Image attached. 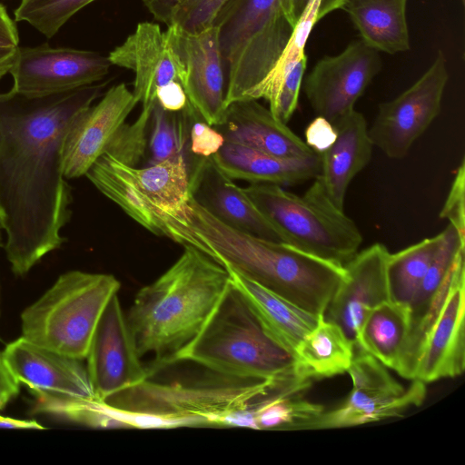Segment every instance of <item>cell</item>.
I'll return each mask as SVG.
<instances>
[{
	"label": "cell",
	"mask_w": 465,
	"mask_h": 465,
	"mask_svg": "<svg viewBox=\"0 0 465 465\" xmlns=\"http://www.w3.org/2000/svg\"><path fill=\"white\" fill-rule=\"evenodd\" d=\"M332 144L321 156V170L314 178L338 209L344 211L345 195L352 179L369 163L373 144L364 116L355 109L334 124Z\"/></svg>",
	"instance_id": "23"
},
{
	"label": "cell",
	"mask_w": 465,
	"mask_h": 465,
	"mask_svg": "<svg viewBox=\"0 0 465 465\" xmlns=\"http://www.w3.org/2000/svg\"><path fill=\"white\" fill-rule=\"evenodd\" d=\"M311 384L296 381L254 402L252 409L257 430H312L324 409L302 399V393Z\"/></svg>",
	"instance_id": "30"
},
{
	"label": "cell",
	"mask_w": 465,
	"mask_h": 465,
	"mask_svg": "<svg viewBox=\"0 0 465 465\" xmlns=\"http://www.w3.org/2000/svg\"><path fill=\"white\" fill-rule=\"evenodd\" d=\"M462 4L464 5V0H461Z\"/></svg>",
	"instance_id": "47"
},
{
	"label": "cell",
	"mask_w": 465,
	"mask_h": 465,
	"mask_svg": "<svg viewBox=\"0 0 465 465\" xmlns=\"http://www.w3.org/2000/svg\"><path fill=\"white\" fill-rule=\"evenodd\" d=\"M242 190L282 242L342 267L359 252L358 226L331 203L315 179L302 196L270 183H251Z\"/></svg>",
	"instance_id": "6"
},
{
	"label": "cell",
	"mask_w": 465,
	"mask_h": 465,
	"mask_svg": "<svg viewBox=\"0 0 465 465\" xmlns=\"http://www.w3.org/2000/svg\"><path fill=\"white\" fill-rule=\"evenodd\" d=\"M120 282L112 274L69 271L21 314L22 337L84 360L99 319Z\"/></svg>",
	"instance_id": "7"
},
{
	"label": "cell",
	"mask_w": 465,
	"mask_h": 465,
	"mask_svg": "<svg viewBox=\"0 0 465 465\" xmlns=\"http://www.w3.org/2000/svg\"><path fill=\"white\" fill-rule=\"evenodd\" d=\"M390 252L381 242L358 252L344 267V276L333 293L324 318L336 323L361 345V331L369 312L389 301L387 261Z\"/></svg>",
	"instance_id": "16"
},
{
	"label": "cell",
	"mask_w": 465,
	"mask_h": 465,
	"mask_svg": "<svg viewBox=\"0 0 465 465\" xmlns=\"http://www.w3.org/2000/svg\"><path fill=\"white\" fill-rule=\"evenodd\" d=\"M153 105L143 106L135 122L124 123L114 134L104 153L126 165L138 166L147 154Z\"/></svg>",
	"instance_id": "35"
},
{
	"label": "cell",
	"mask_w": 465,
	"mask_h": 465,
	"mask_svg": "<svg viewBox=\"0 0 465 465\" xmlns=\"http://www.w3.org/2000/svg\"><path fill=\"white\" fill-rule=\"evenodd\" d=\"M286 124L257 100L242 99L225 107L223 120L215 128L225 142L271 155L302 158L318 154Z\"/></svg>",
	"instance_id": "22"
},
{
	"label": "cell",
	"mask_w": 465,
	"mask_h": 465,
	"mask_svg": "<svg viewBox=\"0 0 465 465\" xmlns=\"http://www.w3.org/2000/svg\"><path fill=\"white\" fill-rule=\"evenodd\" d=\"M137 104L133 92L121 83L109 88L97 104L74 118L63 146L66 179L85 175Z\"/></svg>",
	"instance_id": "18"
},
{
	"label": "cell",
	"mask_w": 465,
	"mask_h": 465,
	"mask_svg": "<svg viewBox=\"0 0 465 465\" xmlns=\"http://www.w3.org/2000/svg\"><path fill=\"white\" fill-rule=\"evenodd\" d=\"M448 79L446 59L439 51L431 65L411 86L394 99L379 104L369 128L373 146L389 158L405 157L439 115Z\"/></svg>",
	"instance_id": "11"
},
{
	"label": "cell",
	"mask_w": 465,
	"mask_h": 465,
	"mask_svg": "<svg viewBox=\"0 0 465 465\" xmlns=\"http://www.w3.org/2000/svg\"><path fill=\"white\" fill-rule=\"evenodd\" d=\"M17 47H0V80L9 73L16 56Z\"/></svg>",
	"instance_id": "46"
},
{
	"label": "cell",
	"mask_w": 465,
	"mask_h": 465,
	"mask_svg": "<svg viewBox=\"0 0 465 465\" xmlns=\"http://www.w3.org/2000/svg\"><path fill=\"white\" fill-rule=\"evenodd\" d=\"M210 372L193 381L161 383L148 378L104 401L118 408L186 420L192 427H225L232 412L248 408L289 384Z\"/></svg>",
	"instance_id": "8"
},
{
	"label": "cell",
	"mask_w": 465,
	"mask_h": 465,
	"mask_svg": "<svg viewBox=\"0 0 465 465\" xmlns=\"http://www.w3.org/2000/svg\"><path fill=\"white\" fill-rule=\"evenodd\" d=\"M184 0H143L154 20L168 24L174 9Z\"/></svg>",
	"instance_id": "44"
},
{
	"label": "cell",
	"mask_w": 465,
	"mask_h": 465,
	"mask_svg": "<svg viewBox=\"0 0 465 465\" xmlns=\"http://www.w3.org/2000/svg\"><path fill=\"white\" fill-rule=\"evenodd\" d=\"M107 57L112 65L134 72L132 92L143 106L153 104L156 92L171 83L183 86V64L158 23H139Z\"/></svg>",
	"instance_id": "19"
},
{
	"label": "cell",
	"mask_w": 465,
	"mask_h": 465,
	"mask_svg": "<svg viewBox=\"0 0 465 465\" xmlns=\"http://www.w3.org/2000/svg\"><path fill=\"white\" fill-rule=\"evenodd\" d=\"M310 0H290L292 16L296 23ZM345 0H321L318 20L330 13L341 9Z\"/></svg>",
	"instance_id": "42"
},
{
	"label": "cell",
	"mask_w": 465,
	"mask_h": 465,
	"mask_svg": "<svg viewBox=\"0 0 465 465\" xmlns=\"http://www.w3.org/2000/svg\"><path fill=\"white\" fill-rule=\"evenodd\" d=\"M193 156V155H192ZM189 165L190 195L225 224L275 242H282L242 190L211 157L193 156Z\"/></svg>",
	"instance_id": "21"
},
{
	"label": "cell",
	"mask_w": 465,
	"mask_h": 465,
	"mask_svg": "<svg viewBox=\"0 0 465 465\" xmlns=\"http://www.w3.org/2000/svg\"><path fill=\"white\" fill-rule=\"evenodd\" d=\"M85 176L128 216L158 236H164L170 221L187 215L191 195L184 153L145 167L126 165L104 153Z\"/></svg>",
	"instance_id": "9"
},
{
	"label": "cell",
	"mask_w": 465,
	"mask_h": 465,
	"mask_svg": "<svg viewBox=\"0 0 465 465\" xmlns=\"http://www.w3.org/2000/svg\"><path fill=\"white\" fill-rule=\"evenodd\" d=\"M213 25L226 73L224 106L248 99L273 68L296 23L290 0H229Z\"/></svg>",
	"instance_id": "5"
},
{
	"label": "cell",
	"mask_w": 465,
	"mask_h": 465,
	"mask_svg": "<svg viewBox=\"0 0 465 465\" xmlns=\"http://www.w3.org/2000/svg\"><path fill=\"white\" fill-rule=\"evenodd\" d=\"M191 361L210 371L288 384L296 378L293 354L265 329L254 309L230 281L196 336L166 365Z\"/></svg>",
	"instance_id": "4"
},
{
	"label": "cell",
	"mask_w": 465,
	"mask_h": 465,
	"mask_svg": "<svg viewBox=\"0 0 465 465\" xmlns=\"http://www.w3.org/2000/svg\"><path fill=\"white\" fill-rule=\"evenodd\" d=\"M111 63L99 53L68 47H17L12 89L30 97L75 90L101 81Z\"/></svg>",
	"instance_id": "12"
},
{
	"label": "cell",
	"mask_w": 465,
	"mask_h": 465,
	"mask_svg": "<svg viewBox=\"0 0 465 465\" xmlns=\"http://www.w3.org/2000/svg\"><path fill=\"white\" fill-rule=\"evenodd\" d=\"M230 179L251 183L294 185L314 179L321 170V156L282 158L250 147L225 142L211 157Z\"/></svg>",
	"instance_id": "24"
},
{
	"label": "cell",
	"mask_w": 465,
	"mask_h": 465,
	"mask_svg": "<svg viewBox=\"0 0 465 465\" xmlns=\"http://www.w3.org/2000/svg\"><path fill=\"white\" fill-rule=\"evenodd\" d=\"M381 68L379 52L361 39L336 55L320 59L304 79L311 107L333 125L354 110V104Z\"/></svg>",
	"instance_id": "13"
},
{
	"label": "cell",
	"mask_w": 465,
	"mask_h": 465,
	"mask_svg": "<svg viewBox=\"0 0 465 465\" xmlns=\"http://www.w3.org/2000/svg\"><path fill=\"white\" fill-rule=\"evenodd\" d=\"M1 357L14 378L34 393L96 399L82 360L38 346L22 336L8 343Z\"/></svg>",
	"instance_id": "20"
},
{
	"label": "cell",
	"mask_w": 465,
	"mask_h": 465,
	"mask_svg": "<svg viewBox=\"0 0 465 465\" xmlns=\"http://www.w3.org/2000/svg\"><path fill=\"white\" fill-rule=\"evenodd\" d=\"M95 0H21L15 11L16 22H26L52 38L78 11Z\"/></svg>",
	"instance_id": "34"
},
{
	"label": "cell",
	"mask_w": 465,
	"mask_h": 465,
	"mask_svg": "<svg viewBox=\"0 0 465 465\" xmlns=\"http://www.w3.org/2000/svg\"><path fill=\"white\" fill-rule=\"evenodd\" d=\"M19 36L15 21L0 4V47L18 46Z\"/></svg>",
	"instance_id": "43"
},
{
	"label": "cell",
	"mask_w": 465,
	"mask_h": 465,
	"mask_svg": "<svg viewBox=\"0 0 465 465\" xmlns=\"http://www.w3.org/2000/svg\"><path fill=\"white\" fill-rule=\"evenodd\" d=\"M19 384L5 365L0 352V411L18 394Z\"/></svg>",
	"instance_id": "41"
},
{
	"label": "cell",
	"mask_w": 465,
	"mask_h": 465,
	"mask_svg": "<svg viewBox=\"0 0 465 465\" xmlns=\"http://www.w3.org/2000/svg\"><path fill=\"white\" fill-rule=\"evenodd\" d=\"M196 114L192 120L187 149L192 155L202 158H209L214 155L224 144L223 134L213 125L208 124L203 119L196 120Z\"/></svg>",
	"instance_id": "37"
},
{
	"label": "cell",
	"mask_w": 465,
	"mask_h": 465,
	"mask_svg": "<svg viewBox=\"0 0 465 465\" xmlns=\"http://www.w3.org/2000/svg\"><path fill=\"white\" fill-rule=\"evenodd\" d=\"M336 135L334 125L325 118L317 116L306 128L305 143L320 154L332 144Z\"/></svg>",
	"instance_id": "39"
},
{
	"label": "cell",
	"mask_w": 465,
	"mask_h": 465,
	"mask_svg": "<svg viewBox=\"0 0 465 465\" xmlns=\"http://www.w3.org/2000/svg\"><path fill=\"white\" fill-rule=\"evenodd\" d=\"M196 114L190 104L180 112H170L154 102L149 124L148 165L184 153L190 125Z\"/></svg>",
	"instance_id": "32"
},
{
	"label": "cell",
	"mask_w": 465,
	"mask_h": 465,
	"mask_svg": "<svg viewBox=\"0 0 465 465\" xmlns=\"http://www.w3.org/2000/svg\"><path fill=\"white\" fill-rule=\"evenodd\" d=\"M85 359L88 377L99 401H105L149 378L117 293L108 302L99 319Z\"/></svg>",
	"instance_id": "14"
},
{
	"label": "cell",
	"mask_w": 465,
	"mask_h": 465,
	"mask_svg": "<svg viewBox=\"0 0 465 465\" xmlns=\"http://www.w3.org/2000/svg\"><path fill=\"white\" fill-rule=\"evenodd\" d=\"M347 372L352 381L347 399L338 408L324 411L312 430L353 427L399 417L420 406L426 397V383L413 380L404 388L381 361L362 349L355 348Z\"/></svg>",
	"instance_id": "10"
},
{
	"label": "cell",
	"mask_w": 465,
	"mask_h": 465,
	"mask_svg": "<svg viewBox=\"0 0 465 465\" xmlns=\"http://www.w3.org/2000/svg\"><path fill=\"white\" fill-rule=\"evenodd\" d=\"M442 240V232L389 254L387 281L390 300L409 305L434 259Z\"/></svg>",
	"instance_id": "31"
},
{
	"label": "cell",
	"mask_w": 465,
	"mask_h": 465,
	"mask_svg": "<svg viewBox=\"0 0 465 465\" xmlns=\"http://www.w3.org/2000/svg\"><path fill=\"white\" fill-rule=\"evenodd\" d=\"M355 345L339 325L319 315L314 328L293 351L296 378L311 381L347 372Z\"/></svg>",
	"instance_id": "26"
},
{
	"label": "cell",
	"mask_w": 465,
	"mask_h": 465,
	"mask_svg": "<svg viewBox=\"0 0 465 465\" xmlns=\"http://www.w3.org/2000/svg\"><path fill=\"white\" fill-rule=\"evenodd\" d=\"M465 162L457 170L450 190L440 212V218L449 221L458 232L465 237Z\"/></svg>",
	"instance_id": "38"
},
{
	"label": "cell",
	"mask_w": 465,
	"mask_h": 465,
	"mask_svg": "<svg viewBox=\"0 0 465 465\" xmlns=\"http://www.w3.org/2000/svg\"><path fill=\"white\" fill-rule=\"evenodd\" d=\"M465 369V265L422 336L412 381L424 383L454 378Z\"/></svg>",
	"instance_id": "17"
},
{
	"label": "cell",
	"mask_w": 465,
	"mask_h": 465,
	"mask_svg": "<svg viewBox=\"0 0 465 465\" xmlns=\"http://www.w3.org/2000/svg\"><path fill=\"white\" fill-rule=\"evenodd\" d=\"M406 6L407 0H345L341 9L367 45L394 54L411 48Z\"/></svg>",
	"instance_id": "27"
},
{
	"label": "cell",
	"mask_w": 465,
	"mask_h": 465,
	"mask_svg": "<svg viewBox=\"0 0 465 465\" xmlns=\"http://www.w3.org/2000/svg\"><path fill=\"white\" fill-rule=\"evenodd\" d=\"M229 0H184L173 12L166 25H175L182 30L196 33L212 25Z\"/></svg>",
	"instance_id": "36"
},
{
	"label": "cell",
	"mask_w": 465,
	"mask_h": 465,
	"mask_svg": "<svg viewBox=\"0 0 465 465\" xmlns=\"http://www.w3.org/2000/svg\"><path fill=\"white\" fill-rule=\"evenodd\" d=\"M226 268L231 281L245 295L268 332L288 351L316 325L319 315L309 312L290 301Z\"/></svg>",
	"instance_id": "25"
},
{
	"label": "cell",
	"mask_w": 465,
	"mask_h": 465,
	"mask_svg": "<svg viewBox=\"0 0 465 465\" xmlns=\"http://www.w3.org/2000/svg\"><path fill=\"white\" fill-rule=\"evenodd\" d=\"M230 281L226 268L183 245L177 261L139 290L125 317L140 358L153 356L149 376L196 336Z\"/></svg>",
	"instance_id": "3"
},
{
	"label": "cell",
	"mask_w": 465,
	"mask_h": 465,
	"mask_svg": "<svg viewBox=\"0 0 465 465\" xmlns=\"http://www.w3.org/2000/svg\"><path fill=\"white\" fill-rule=\"evenodd\" d=\"M104 84L30 97L0 93V229L13 272L23 276L64 242L71 188L63 146L74 118L101 95Z\"/></svg>",
	"instance_id": "1"
},
{
	"label": "cell",
	"mask_w": 465,
	"mask_h": 465,
	"mask_svg": "<svg viewBox=\"0 0 465 465\" xmlns=\"http://www.w3.org/2000/svg\"><path fill=\"white\" fill-rule=\"evenodd\" d=\"M155 101L170 112H180L189 104L184 88L179 82H173L160 88L156 92Z\"/></svg>",
	"instance_id": "40"
},
{
	"label": "cell",
	"mask_w": 465,
	"mask_h": 465,
	"mask_svg": "<svg viewBox=\"0 0 465 465\" xmlns=\"http://www.w3.org/2000/svg\"><path fill=\"white\" fill-rule=\"evenodd\" d=\"M410 320L407 305L391 300L377 305L365 318L357 349L366 351L396 371L408 341Z\"/></svg>",
	"instance_id": "29"
},
{
	"label": "cell",
	"mask_w": 465,
	"mask_h": 465,
	"mask_svg": "<svg viewBox=\"0 0 465 465\" xmlns=\"http://www.w3.org/2000/svg\"><path fill=\"white\" fill-rule=\"evenodd\" d=\"M48 412L53 417L93 428L175 429L192 427L186 420L118 408L97 399L56 396L50 401Z\"/></svg>",
	"instance_id": "28"
},
{
	"label": "cell",
	"mask_w": 465,
	"mask_h": 465,
	"mask_svg": "<svg viewBox=\"0 0 465 465\" xmlns=\"http://www.w3.org/2000/svg\"><path fill=\"white\" fill-rule=\"evenodd\" d=\"M164 236L316 315L324 314L344 276L342 266L225 224L192 197L187 216L169 222Z\"/></svg>",
	"instance_id": "2"
},
{
	"label": "cell",
	"mask_w": 465,
	"mask_h": 465,
	"mask_svg": "<svg viewBox=\"0 0 465 465\" xmlns=\"http://www.w3.org/2000/svg\"><path fill=\"white\" fill-rule=\"evenodd\" d=\"M321 0H310L296 22L291 39L277 63L249 94L248 99H264L269 102L275 94L282 79L294 64L305 54V45L314 25L318 20Z\"/></svg>",
	"instance_id": "33"
},
{
	"label": "cell",
	"mask_w": 465,
	"mask_h": 465,
	"mask_svg": "<svg viewBox=\"0 0 465 465\" xmlns=\"http://www.w3.org/2000/svg\"><path fill=\"white\" fill-rule=\"evenodd\" d=\"M0 429L45 430L34 420H19L0 415Z\"/></svg>",
	"instance_id": "45"
},
{
	"label": "cell",
	"mask_w": 465,
	"mask_h": 465,
	"mask_svg": "<svg viewBox=\"0 0 465 465\" xmlns=\"http://www.w3.org/2000/svg\"><path fill=\"white\" fill-rule=\"evenodd\" d=\"M165 34L183 64L190 105L208 124L219 125L225 111L226 73L217 27L189 33L169 25Z\"/></svg>",
	"instance_id": "15"
}]
</instances>
